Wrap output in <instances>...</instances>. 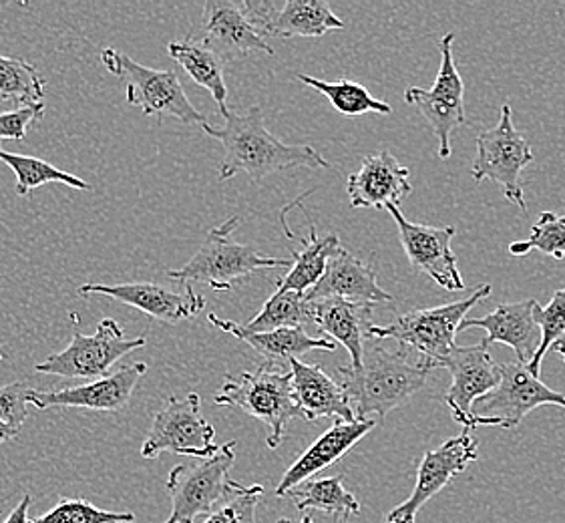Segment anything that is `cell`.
I'll return each mask as SVG.
<instances>
[{"label": "cell", "instance_id": "obj_1", "mask_svg": "<svg viewBox=\"0 0 565 523\" xmlns=\"http://www.w3.org/2000/svg\"><path fill=\"white\" fill-rule=\"evenodd\" d=\"M204 131L224 146L220 182L232 180L239 171L248 173L249 180L260 182L276 171L290 168H332L312 146H288L271 136L258 105L249 107L246 114L227 109L224 127L217 129L205 124Z\"/></svg>", "mask_w": 565, "mask_h": 523}, {"label": "cell", "instance_id": "obj_2", "mask_svg": "<svg viewBox=\"0 0 565 523\" xmlns=\"http://www.w3.org/2000/svg\"><path fill=\"white\" fill-rule=\"evenodd\" d=\"M429 369L407 349L388 351L383 341L364 344L359 371L340 366V387L351 401L354 419L366 421L371 417L385 419L391 410L407 405L425 387Z\"/></svg>", "mask_w": 565, "mask_h": 523}, {"label": "cell", "instance_id": "obj_3", "mask_svg": "<svg viewBox=\"0 0 565 523\" xmlns=\"http://www.w3.org/2000/svg\"><path fill=\"white\" fill-rule=\"evenodd\" d=\"M491 296V285L479 286L473 295L443 307L418 308L407 314L396 317L386 327H371V337L376 341H396L408 353L420 359L429 371L441 369L443 361L449 356L452 346H457L455 337L467 312Z\"/></svg>", "mask_w": 565, "mask_h": 523}, {"label": "cell", "instance_id": "obj_4", "mask_svg": "<svg viewBox=\"0 0 565 523\" xmlns=\"http://www.w3.org/2000/svg\"><path fill=\"white\" fill-rule=\"evenodd\" d=\"M214 403L217 407H236L264 423L270 429L266 441L270 449L282 444L288 423L302 419L292 393V375L278 364L266 363L256 371L224 376Z\"/></svg>", "mask_w": 565, "mask_h": 523}, {"label": "cell", "instance_id": "obj_5", "mask_svg": "<svg viewBox=\"0 0 565 523\" xmlns=\"http://www.w3.org/2000/svg\"><path fill=\"white\" fill-rule=\"evenodd\" d=\"M239 226V217H227L224 224L207 232L202 248L193 254L180 270H170L171 280L180 282H205L215 292H230L234 285L248 280L260 270L290 268L292 260H280L264 256L248 244L232 238Z\"/></svg>", "mask_w": 565, "mask_h": 523}, {"label": "cell", "instance_id": "obj_6", "mask_svg": "<svg viewBox=\"0 0 565 523\" xmlns=\"http://www.w3.org/2000/svg\"><path fill=\"white\" fill-rule=\"evenodd\" d=\"M234 461L236 441H230L198 466L173 467L168 476L171 513L166 523H195L200 515H210L238 491L242 483L230 478Z\"/></svg>", "mask_w": 565, "mask_h": 523}, {"label": "cell", "instance_id": "obj_7", "mask_svg": "<svg viewBox=\"0 0 565 523\" xmlns=\"http://www.w3.org/2000/svg\"><path fill=\"white\" fill-rule=\"evenodd\" d=\"M102 61L107 71L127 81V103L139 107L141 114L148 117L170 115L188 126L207 124L205 115L188 99L175 71L143 67L134 58L115 51L114 46L103 49Z\"/></svg>", "mask_w": 565, "mask_h": 523}, {"label": "cell", "instance_id": "obj_8", "mask_svg": "<svg viewBox=\"0 0 565 523\" xmlns=\"http://www.w3.org/2000/svg\"><path fill=\"white\" fill-rule=\"evenodd\" d=\"M532 161V148L513 126V111L505 103L501 107L498 126L481 131L477 137V158L471 175L476 182L491 180L501 185L509 202L525 212L527 202L521 185V171Z\"/></svg>", "mask_w": 565, "mask_h": 523}, {"label": "cell", "instance_id": "obj_9", "mask_svg": "<svg viewBox=\"0 0 565 523\" xmlns=\"http://www.w3.org/2000/svg\"><path fill=\"white\" fill-rule=\"evenodd\" d=\"M146 337L125 339V330L117 320L99 322L95 334L85 337L79 330L73 332V341L65 351L51 354L46 361L36 364L34 371L43 375L65 376V378H90L97 381L119 363L124 356L146 346Z\"/></svg>", "mask_w": 565, "mask_h": 523}, {"label": "cell", "instance_id": "obj_10", "mask_svg": "<svg viewBox=\"0 0 565 523\" xmlns=\"http://www.w3.org/2000/svg\"><path fill=\"white\" fill-rule=\"evenodd\" d=\"M499 371L501 383L473 405L476 427L515 429L537 407L555 405L565 409L564 395L533 376L525 364L503 363Z\"/></svg>", "mask_w": 565, "mask_h": 523}, {"label": "cell", "instance_id": "obj_11", "mask_svg": "<svg viewBox=\"0 0 565 523\" xmlns=\"http://www.w3.org/2000/svg\"><path fill=\"white\" fill-rule=\"evenodd\" d=\"M215 429L202 415V398L198 393L188 397H170L156 413L148 439L141 447L146 459H158L163 451L175 456L210 459L217 453Z\"/></svg>", "mask_w": 565, "mask_h": 523}, {"label": "cell", "instance_id": "obj_12", "mask_svg": "<svg viewBox=\"0 0 565 523\" xmlns=\"http://www.w3.org/2000/svg\"><path fill=\"white\" fill-rule=\"evenodd\" d=\"M455 33L441 39V65L435 85L427 89L411 87L405 92V102L417 107L418 114L429 121L430 129L439 139V158H451V134L467 121L465 111V83L452 58Z\"/></svg>", "mask_w": 565, "mask_h": 523}, {"label": "cell", "instance_id": "obj_13", "mask_svg": "<svg viewBox=\"0 0 565 523\" xmlns=\"http://www.w3.org/2000/svg\"><path fill=\"white\" fill-rule=\"evenodd\" d=\"M477 457L479 445L467 429L445 441L435 451H425L417 467L415 490L408 495V500L396 505L395 510L386 515L385 523H417V515L423 505L435 495H439L452 479L477 461Z\"/></svg>", "mask_w": 565, "mask_h": 523}, {"label": "cell", "instance_id": "obj_14", "mask_svg": "<svg viewBox=\"0 0 565 523\" xmlns=\"http://www.w3.org/2000/svg\"><path fill=\"white\" fill-rule=\"evenodd\" d=\"M441 369L451 373V387L445 393V403L451 409L452 419L463 425L467 431L477 429L473 405L477 398L486 397L501 383L499 364L489 353L486 341L471 346H452Z\"/></svg>", "mask_w": 565, "mask_h": 523}, {"label": "cell", "instance_id": "obj_15", "mask_svg": "<svg viewBox=\"0 0 565 523\" xmlns=\"http://www.w3.org/2000/svg\"><path fill=\"white\" fill-rule=\"evenodd\" d=\"M386 210L391 212V216L395 217L398 238L413 270L427 274L433 282L441 286L443 290H449V292L465 290L463 276L457 268V256L451 250V239L457 234L455 226L433 228V226L413 224L403 216V210L398 205H388Z\"/></svg>", "mask_w": 565, "mask_h": 523}, {"label": "cell", "instance_id": "obj_16", "mask_svg": "<svg viewBox=\"0 0 565 523\" xmlns=\"http://www.w3.org/2000/svg\"><path fill=\"white\" fill-rule=\"evenodd\" d=\"M148 373V364L134 363L121 366L114 375L103 376L79 387L61 388V391H33L29 388L26 403L36 409H73L105 410L119 413L124 410L136 391L139 378Z\"/></svg>", "mask_w": 565, "mask_h": 523}, {"label": "cell", "instance_id": "obj_17", "mask_svg": "<svg viewBox=\"0 0 565 523\" xmlns=\"http://www.w3.org/2000/svg\"><path fill=\"white\" fill-rule=\"evenodd\" d=\"M103 295L137 308L151 319L178 324L181 320L193 319L204 310V296L193 292L190 285L180 290L156 282H127V285H83L79 296Z\"/></svg>", "mask_w": 565, "mask_h": 523}, {"label": "cell", "instance_id": "obj_18", "mask_svg": "<svg viewBox=\"0 0 565 523\" xmlns=\"http://www.w3.org/2000/svg\"><path fill=\"white\" fill-rule=\"evenodd\" d=\"M202 43L230 61L248 57L254 51L274 55V49L262 39L249 21L246 2L207 0L202 14Z\"/></svg>", "mask_w": 565, "mask_h": 523}, {"label": "cell", "instance_id": "obj_19", "mask_svg": "<svg viewBox=\"0 0 565 523\" xmlns=\"http://www.w3.org/2000/svg\"><path fill=\"white\" fill-rule=\"evenodd\" d=\"M411 171L388 149L362 158L361 170L352 173L347 182V192L354 210L371 207L386 210L388 205L403 204L413 194L408 182Z\"/></svg>", "mask_w": 565, "mask_h": 523}, {"label": "cell", "instance_id": "obj_20", "mask_svg": "<svg viewBox=\"0 0 565 523\" xmlns=\"http://www.w3.org/2000/svg\"><path fill=\"white\" fill-rule=\"evenodd\" d=\"M249 19L256 31L278 39L322 36L344 29V23L324 0H288L278 11L271 2H249Z\"/></svg>", "mask_w": 565, "mask_h": 523}, {"label": "cell", "instance_id": "obj_21", "mask_svg": "<svg viewBox=\"0 0 565 523\" xmlns=\"http://www.w3.org/2000/svg\"><path fill=\"white\" fill-rule=\"evenodd\" d=\"M305 296L308 302L324 298H340L361 305L393 302V296L379 285L373 266L359 260L342 246L328 258L322 278Z\"/></svg>", "mask_w": 565, "mask_h": 523}, {"label": "cell", "instance_id": "obj_22", "mask_svg": "<svg viewBox=\"0 0 565 523\" xmlns=\"http://www.w3.org/2000/svg\"><path fill=\"white\" fill-rule=\"evenodd\" d=\"M374 427H376V419H366V421L337 419L324 435H320L317 441L310 445L292 466L288 467V471L284 473L276 488V495L286 498L288 491L295 490L300 483L315 478L322 469L337 463L351 451L354 445L373 431Z\"/></svg>", "mask_w": 565, "mask_h": 523}, {"label": "cell", "instance_id": "obj_23", "mask_svg": "<svg viewBox=\"0 0 565 523\" xmlns=\"http://www.w3.org/2000/svg\"><path fill=\"white\" fill-rule=\"evenodd\" d=\"M535 305L537 300L533 298L499 305L483 319H465L459 332L467 329H483L487 332V344H508L518 354V363L527 366L542 342V330L533 314Z\"/></svg>", "mask_w": 565, "mask_h": 523}, {"label": "cell", "instance_id": "obj_24", "mask_svg": "<svg viewBox=\"0 0 565 523\" xmlns=\"http://www.w3.org/2000/svg\"><path fill=\"white\" fill-rule=\"evenodd\" d=\"M310 319L328 341L340 342L351 354V369L359 371L364 344L371 339L373 305L324 298L310 302Z\"/></svg>", "mask_w": 565, "mask_h": 523}, {"label": "cell", "instance_id": "obj_25", "mask_svg": "<svg viewBox=\"0 0 565 523\" xmlns=\"http://www.w3.org/2000/svg\"><path fill=\"white\" fill-rule=\"evenodd\" d=\"M292 393L296 405L305 421H318L327 417H337L339 421H354L351 401L344 388L334 378L322 371L318 364L290 361Z\"/></svg>", "mask_w": 565, "mask_h": 523}, {"label": "cell", "instance_id": "obj_26", "mask_svg": "<svg viewBox=\"0 0 565 523\" xmlns=\"http://www.w3.org/2000/svg\"><path fill=\"white\" fill-rule=\"evenodd\" d=\"M210 324L214 329L234 334L236 339L249 344L254 351L258 353L271 364L282 363V361H300V356L310 351H327L332 353L337 349V342L328 341L324 337H310L305 329H278L270 332H248L244 330L238 322L232 320L220 319L217 314L207 317Z\"/></svg>", "mask_w": 565, "mask_h": 523}, {"label": "cell", "instance_id": "obj_27", "mask_svg": "<svg viewBox=\"0 0 565 523\" xmlns=\"http://www.w3.org/2000/svg\"><path fill=\"white\" fill-rule=\"evenodd\" d=\"M168 55L175 63H180L181 67L185 68V73L200 87H204V89L212 93V97L220 107V114H226L230 109L227 107L226 77H224L226 61L195 36L171 41L168 45Z\"/></svg>", "mask_w": 565, "mask_h": 523}, {"label": "cell", "instance_id": "obj_28", "mask_svg": "<svg viewBox=\"0 0 565 523\" xmlns=\"http://www.w3.org/2000/svg\"><path fill=\"white\" fill-rule=\"evenodd\" d=\"M342 476L337 478H312L300 483L295 490L288 491L286 498H290L298 512L328 513L342 523H349L352 515L361 513V503L344 488Z\"/></svg>", "mask_w": 565, "mask_h": 523}, {"label": "cell", "instance_id": "obj_29", "mask_svg": "<svg viewBox=\"0 0 565 523\" xmlns=\"http://www.w3.org/2000/svg\"><path fill=\"white\" fill-rule=\"evenodd\" d=\"M340 248L339 236L330 234L320 238L317 226L310 222V234L308 239L302 242V250L298 252L290 246L292 254V266L282 280H278V290H290V292H302L306 295L312 286L317 285L327 270V262L334 252Z\"/></svg>", "mask_w": 565, "mask_h": 523}, {"label": "cell", "instance_id": "obj_30", "mask_svg": "<svg viewBox=\"0 0 565 523\" xmlns=\"http://www.w3.org/2000/svg\"><path fill=\"white\" fill-rule=\"evenodd\" d=\"M298 81H302L308 87L322 93L340 115L359 117V115L366 114H393V107L388 103L379 102L364 85L356 81H322L305 75V73L298 75Z\"/></svg>", "mask_w": 565, "mask_h": 523}, {"label": "cell", "instance_id": "obj_31", "mask_svg": "<svg viewBox=\"0 0 565 523\" xmlns=\"http://www.w3.org/2000/svg\"><path fill=\"white\" fill-rule=\"evenodd\" d=\"M310 319V302L302 292L276 290L266 300L258 317L242 324L248 332H270L278 329H305Z\"/></svg>", "mask_w": 565, "mask_h": 523}, {"label": "cell", "instance_id": "obj_32", "mask_svg": "<svg viewBox=\"0 0 565 523\" xmlns=\"http://www.w3.org/2000/svg\"><path fill=\"white\" fill-rule=\"evenodd\" d=\"M0 103L21 107L45 105V81L24 58L0 55Z\"/></svg>", "mask_w": 565, "mask_h": 523}, {"label": "cell", "instance_id": "obj_33", "mask_svg": "<svg viewBox=\"0 0 565 523\" xmlns=\"http://www.w3.org/2000/svg\"><path fill=\"white\" fill-rule=\"evenodd\" d=\"M0 161L7 163L14 175H17V194L33 195L36 188L46 185V183H65L81 192H89L90 185L83 182L77 175L68 173V171L58 170L55 166H51L49 161L39 160L33 156H21V153H11L0 149Z\"/></svg>", "mask_w": 565, "mask_h": 523}, {"label": "cell", "instance_id": "obj_34", "mask_svg": "<svg viewBox=\"0 0 565 523\" xmlns=\"http://www.w3.org/2000/svg\"><path fill=\"white\" fill-rule=\"evenodd\" d=\"M535 322L542 330V342L537 353L533 354L532 363L527 364L533 376L542 375V364L545 354L554 349L555 344L565 342V288L557 290L554 298L542 307L540 302L533 308Z\"/></svg>", "mask_w": 565, "mask_h": 523}, {"label": "cell", "instance_id": "obj_35", "mask_svg": "<svg viewBox=\"0 0 565 523\" xmlns=\"http://www.w3.org/2000/svg\"><path fill=\"white\" fill-rule=\"evenodd\" d=\"M537 250L552 256L554 260L565 258V216H555L554 212H543L532 226L530 239H518L509 244L511 256H525Z\"/></svg>", "mask_w": 565, "mask_h": 523}, {"label": "cell", "instance_id": "obj_36", "mask_svg": "<svg viewBox=\"0 0 565 523\" xmlns=\"http://www.w3.org/2000/svg\"><path fill=\"white\" fill-rule=\"evenodd\" d=\"M131 512H105L87 500H63L41 517L29 523H134Z\"/></svg>", "mask_w": 565, "mask_h": 523}, {"label": "cell", "instance_id": "obj_37", "mask_svg": "<svg viewBox=\"0 0 565 523\" xmlns=\"http://www.w3.org/2000/svg\"><path fill=\"white\" fill-rule=\"evenodd\" d=\"M262 485H239L222 505L207 515L204 523H256V508L260 503Z\"/></svg>", "mask_w": 565, "mask_h": 523}, {"label": "cell", "instance_id": "obj_38", "mask_svg": "<svg viewBox=\"0 0 565 523\" xmlns=\"http://www.w3.org/2000/svg\"><path fill=\"white\" fill-rule=\"evenodd\" d=\"M26 393L29 387L24 383L0 387V421L7 423L17 431H21L26 419Z\"/></svg>", "mask_w": 565, "mask_h": 523}, {"label": "cell", "instance_id": "obj_39", "mask_svg": "<svg viewBox=\"0 0 565 523\" xmlns=\"http://www.w3.org/2000/svg\"><path fill=\"white\" fill-rule=\"evenodd\" d=\"M45 115V105L36 107H19L14 111L0 114V139H14L23 141L26 137V129L34 121H41Z\"/></svg>", "mask_w": 565, "mask_h": 523}, {"label": "cell", "instance_id": "obj_40", "mask_svg": "<svg viewBox=\"0 0 565 523\" xmlns=\"http://www.w3.org/2000/svg\"><path fill=\"white\" fill-rule=\"evenodd\" d=\"M31 495H24L23 500L19 501V505L12 510L11 515L4 520V523H29V508H31Z\"/></svg>", "mask_w": 565, "mask_h": 523}, {"label": "cell", "instance_id": "obj_41", "mask_svg": "<svg viewBox=\"0 0 565 523\" xmlns=\"http://www.w3.org/2000/svg\"><path fill=\"white\" fill-rule=\"evenodd\" d=\"M19 433L21 431H17V429L9 427L7 423L0 421V445L9 444L12 439H17V437H19Z\"/></svg>", "mask_w": 565, "mask_h": 523}, {"label": "cell", "instance_id": "obj_42", "mask_svg": "<svg viewBox=\"0 0 565 523\" xmlns=\"http://www.w3.org/2000/svg\"><path fill=\"white\" fill-rule=\"evenodd\" d=\"M278 523H315L312 522V517L306 513L305 517L302 520H298V522H295V520H286V517H282V520H278Z\"/></svg>", "mask_w": 565, "mask_h": 523}, {"label": "cell", "instance_id": "obj_43", "mask_svg": "<svg viewBox=\"0 0 565 523\" xmlns=\"http://www.w3.org/2000/svg\"><path fill=\"white\" fill-rule=\"evenodd\" d=\"M552 351H554V353L559 354V356H562V359H564V363H565V342H562V344H555V346H554V349H552Z\"/></svg>", "mask_w": 565, "mask_h": 523}]
</instances>
